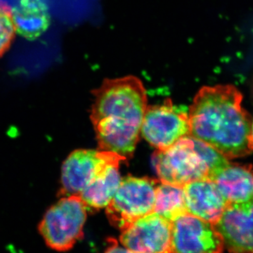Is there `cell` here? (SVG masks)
Segmentation results:
<instances>
[{"label": "cell", "instance_id": "1", "mask_svg": "<svg viewBox=\"0 0 253 253\" xmlns=\"http://www.w3.org/2000/svg\"><path fill=\"white\" fill-rule=\"evenodd\" d=\"M92 93L90 118L100 150L130 157L148 106L142 82L133 76L106 79Z\"/></svg>", "mask_w": 253, "mask_h": 253}, {"label": "cell", "instance_id": "2", "mask_svg": "<svg viewBox=\"0 0 253 253\" xmlns=\"http://www.w3.org/2000/svg\"><path fill=\"white\" fill-rule=\"evenodd\" d=\"M242 100V94L231 84L201 88L189 109V136L228 159L251 154V120Z\"/></svg>", "mask_w": 253, "mask_h": 253}, {"label": "cell", "instance_id": "3", "mask_svg": "<svg viewBox=\"0 0 253 253\" xmlns=\"http://www.w3.org/2000/svg\"><path fill=\"white\" fill-rule=\"evenodd\" d=\"M153 165L160 181L184 187L201 179H209L211 170L202 153L191 136L181 138L172 146L156 150Z\"/></svg>", "mask_w": 253, "mask_h": 253}, {"label": "cell", "instance_id": "4", "mask_svg": "<svg viewBox=\"0 0 253 253\" xmlns=\"http://www.w3.org/2000/svg\"><path fill=\"white\" fill-rule=\"evenodd\" d=\"M86 211L79 196H65L51 206L39 226L46 245L58 251L71 249L83 238Z\"/></svg>", "mask_w": 253, "mask_h": 253}, {"label": "cell", "instance_id": "5", "mask_svg": "<svg viewBox=\"0 0 253 253\" xmlns=\"http://www.w3.org/2000/svg\"><path fill=\"white\" fill-rule=\"evenodd\" d=\"M159 181L148 177L128 176L106 207L108 219L121 230L140 218L154 212Z\"/></svg>", "mask_w": 253, "mask_h": 253}, {"label": "cell", "instance_id": "6", "mask_svg": "<svg viewBox=\"0 0 253 253\" xmlns=\"http://www.w3.org/2000/svg\"><path fill=\"white\" fill-rule=\"evenodd\" d=\"M126 158L111 151L80 149L64 161L61 171L63 197L80 196L109 166L121 164Z\"/></svg>", "mask_w": 253, "mask_h": 253}, {"label": "cell", "instance_id": "7", "mask_svg": "<svg viewBox=\"0 0 253 253\" xmlns=\"http://www.w3.org/2000/svg\"><path fill=\"white\" fill-rule=\"evenodd\" d=\"M141 131L156 150L167 149L181 138L189 136V113L173 104L169 99L162 104L147 106Z\"/></svg>", "mask_w": 253, "mask_h": 253}, {"label": "cell", "instance_id": "8", "mask_svg": "<svg viewBox=\"0 0 253 253\" xmlns=\"http://www.w3.org/2000/svg\"><path fill=\"white\" fill-rule=\"evenodd\" d=\"M172 224V253L224 252V240L212 223L187 212Z\"/></svg>", "mask_w": 253, "mask_h": 253}, {"label": "cell", "instance_id": "9", "mask_svg": "<svg viewBox=\"0 0 253 253\" xmlns=\"http://www.w3.org/2000/svg\"><path fill=\"white\" fill-rule=\"evenodd\" d=\"M172 221L151 213L123 229L121 244L135 253H172Z\"/></svg>", "mask_w": 253, "mask_h": 253}, {"label": "cell", "instance_id": "10", "mask_svg": "<svg viewBox=\"0 0 253 253\" xmlns=\"http://www.w3.org/2000/svg\"><path fill=\"white\" fill-rule=\"evenodd\" d=\"M230 253H253V199L228 205L214 224Z\"/></svg>", "mask_w": 253, "mask_h": 253}, {"label": "cell", "instance_id": "11", "mask_svg": "<svg viewBox=\"0 0 253 253\" xmlns=\"http://www.w3.org/2000/svg\"><path fill=\"white\" fill-rule=\"evenodd\" d=\"M184 191L188 213L213 224L220 219L229 205L211 179L189 183Z\"/></svg>", "mask_w": 253, "mask_h": 253}, {"label": "cell", "instance_id": "12", "mask_svg": "<svg viewBox=\"0 0 253 253\" xmlns=\"http://www.w3.org/2000/svg\"><path fill=\"white\" fill-rule=\"evenodd\" d=\"M214 181L229 204H241L253 199V170L251 167L229 162L212 173Z\"/></svg>", "mask_w": 253, "mask_h": 253}, {"label": "cell", "instance_id": "13", "mask_svg": "<svg viewBox=\"0 0 253 253\" xmlns=\"http://www.w3.org/2000/svg\"><path fill=\"white\" fill-rule=\"evenodd\" d=\"M16 33L28 41H35L49 28L51 17L42 0H19L11 9Z\"/></svg>", "mask_w": 253, "mask_h": 253}, {"label": "cell", "instance_id": "14", "mask_svg": "<svg viewBox=\"0 0 253 253\" xmlns=\"http://www.w3.org/2000/svg\"><path fill=\"white\" fill-rule=\"evenodd\" d=\"M119 166L120 164L109 166L80 195L87 209L107 207L122 181Z\"/></svg>", "mask_w": 253, "mask_h": 253}, {"label": "cell", "instance_id": "15", "mask_svg": "<svg viewBox=\"0 0 253 253\" xmlns=\"http://www.w3.org/2000/svg\"><path fill=\"white\" fill-rule=\"evenodd\" d=\"M154 212L170 221L187 213L184 187L158 184L156 191Z\"/></svg>", "mask_w": 253, "mask_h": 253}, {"label": "cell", "instance_id": "16", "mask_svg": "<svg viewBox=\"0 0 253 253\" xmlns=\"http://www.w3.org/2000/svg\"><path fill=\"white\" fill-rule=\"evenodd\" d=\"M16 29L11 10L0 4V57L9 49L14 39Z\"/></svg>", "mask_w": 253, "mask_h": 253}, {"label": "cell", "instance_id": "17", "mask_svg": "<svg viewBox=\"0 0 253 253\" xmlns=\"http://www.w3.org/2000/svg\"><path fill=\"white\" fill-rule=\"evenodd\" d=\"M104 253H135L130 250L126 249L122 244H120L115 239H111L109 241V246Z\"/></svg>", "mask_w": 253, "mask_h": 253}, {"label": "cell", "instance_id": "18", "mask_svg": "<svg viewBox=\"0 0 253 253\" xmlns=\"http://www.w3.org/2000/svg\"><path fill=\"white\" fill-rule=\"evenodd\" d=\"M249 148L251 151H253V121L251 124V132L249 136Z\"/></svg>", "mask_w": 253, "mask_h": 253}]
</instances>
